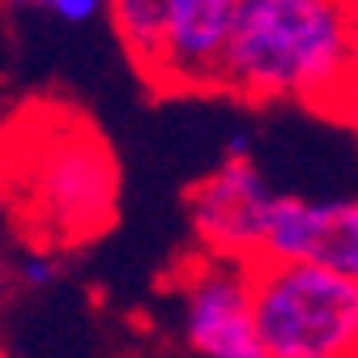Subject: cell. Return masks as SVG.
Returning <instances> with one entry per match:
<instances>
[{"instance_id":"1","label":"cell","mask_w":358,"mask_h":358,"mask_svg":"<svg viewBox=\"0 0 358 358\" xmlns=\"http://www.w3.org/2000/svg\"><path fill=\"white\" fill-rule=\"evenodd\" d=\"M0 205L34 252H73L120 217V162L99 124L34 99L0 128Z\"/></svg>"},{"instance_id":"2","label":"cell","mask_w":358,"mask_h":358,"mask_svg":"<svg viewBox=\"0 0 358 358\" xmlns=\"http://www.w3.org/2000/svg\"><path fill=\"white\" fill-rule=\"evenodd\" d=\"M222 90L243 103L358 111V5L239 0Z\"/></svg>"},{"instance_id":"3","label":"cell","mask_w":358,"mask_h":358,"mask_svg":"<svg viewBox=\"0 0 358 358\" xmlns=\"http://www.w3.org/2000/svg\"><path fill=\"white\" fill-rule=\"evenodd\" d=\"M256 333L268 358H358V282L316 264H252Z\"/></svg>"},{"instance_id":"4","label":"cell","mask_w":358,"mask_h":358,"mask_svg":"<svg viewBox=\"0 0 358 358\" xmlns=\"http://www.w3.org/2000/svg\"><path fill=\"white\" fill-rule=\"evenodd\" d=\"M282 188L268 184L264 166L256 162L252 137L235 132L222 145V158L209 175H201L184 196L188 227L196 239V252L227 256L239 264H256L264 248V227Z\"/></svg>"},{"instance_id":"5","label":"cell","mask_w":358,"mask_h":358,"mask_svg":"<svg viewBox=\"0 0 358 358\" xmlns=\"http://www.w3.org/2000/svg\"><path fill=\"white\" fill-rule=\"evenodd\" d=\"M175 311L196 358H268L256 333L252 264L196 252L175 273Z\"/></svg>"},{"instance_id":"6","label":"cell","mask_w":358,"mask_h":358,"mask_svg":"<svg viewBox=\"0 0 358 358\" xmlns=\"http://www.w3.org/2000/svg\"><path fill=\"white\" fill-rule=\"evenodd\" d=\"M239 0H166L154 56L141 77L162 94L222 90Z\"/></svg>"},{"instance_id":"7","label":"cell","mask_w":358,"mask_h":358,"mask_svg":"<svg viewBox=\"0 0 358 358\" xmlns=\"http://www.w3.org/2000/svg\"><path fill=\"white\" fill-rule=\"evenodd\" d=\"M260 260L316 264L358 282V196L278 192L268 209Z\"/></svg>"},{"instance_id":"8","label":"cell","mask_w":358,"mask_h":358,"mask_svg":"<svg viewBox=\"0 0 358 358\" xmlns=\"http://www.w3.org/2000/svg\"><path fill=\"white\" fill-rule=\"evenodd\" d=\"M64 273H69V264H64V256H56V252H34V248H30L22 260H13V282H17L26 294H43V290L60 286Z\"/></svg>"},{"instance_id":"9","label":"cell","mask_w":358,"mask_h":358,"mask_svg":"<svg viewBox=\"0 0 358 358\" xmlns=\"http://www.w3.org/2000/svg\"><path fill=\"white\" fill-rule=\"evenodd\" d=\"M52 22H64V26H85V22H99L111 13V5L103 0H52V5H43Z\"/></svg>"}]
</instances>
